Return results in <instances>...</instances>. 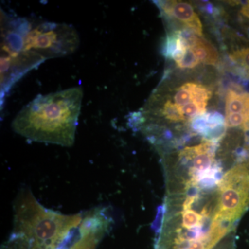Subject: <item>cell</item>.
<instances>
[{
    "label": "cell",
    "mask_w": 249,
    "mask_h": 249,
    "mask_svg": "<svg viewBox=\"0 0 249 249\" xmlns=\"http://www.w3.org/2000/svg\"><path fill=\"white\" fill-rule=\"evenodd\" d=\"M45 59L32 52L1 54V98L5 97L13 86Z\"/></svg>",
    "instance_id": "6"
},
{
    "label": "cell",
    "mask_w": 249,
    "mask_h": 249,
    "mask_svg": "<svg viewBox=\"0 0 249 249\" xmlns=\"http://www.w3.org/2000/svg\"><path fill=\"white\" fill-rule=\"evenodd\" d=\"M217 142H206L193 147H186L180 154V160L190 164L191 179L196 181L199 177L213 167Z\"/></svg>",
    "instance_id": "7"
},
{
    "label": "cell",
    "mask_w": 249,
    "mask_h": 249,
    "mask_svg": "<svg viewBox=\"0 0 249 249\" xmlns=\"http://www.w3.org/2000/svg\"><path fill=\"white\" fill-rule=\"evenodd\" d=\"M241 13H242L243 16L248 18L249 19V1H247V3H245L244 6H242V9H241Z\"/></svg>",
    "instance_id": "16"
},
{
    "label": "cell",
    "mask_w": 249,
    "mask_h": 249,
    "mask_svg": "<svg viewBox=\"0 0 249 249\" xmlns=\"http://www.w3.org/2000/svg\"><path fill=\"white\" fill-rule=\"evenodd\" d=\"M14 211V229L1 249H65L83 219L47 209L28 188L18 193Z\"/></svg>",
    "instance_id": "2"
},
{
    "label": "cell",
    "mask_w": 249,
    "mask_h": 249,
    "mask_svg": "<svg viewBox=\"0 0 249 249\" xmlns=\"http://www.w3.org/2000/svg\"><path fill=\"white\" fill-rule=\"evenodd\" d=\"M247 115L244 114H231L226 115L225 124L227 127H240L245 124Z\"/></svg>",
    "instance_id": "15"
},
{
    "label": "cell",
    "mask_w": 249,
    "mask_h": 249,
    "mask_svg": "<svg viewBox=\"0 0 249 249\" xmlns=\"http://www.w3.org/2000/svg\"><path fill=\"white\" fill-rule=\"evenodd\" d=\"M160 113L166 120L171 122H182L186 121L184 116L181 114L178 106L170 100H167L163 103V107L160 109Z\"/></svg>",
    "instance_id": "11"
},
{
    "label": "cell",
    "mask_w": 249,
    "mask_h": 249,
    "mask_svg": "<svg viewBox=\"0 0 249 249\" xmlns=\"http://www.w3.org/2000/svg\"><path fill=\"white\" fill-rule=\"evenodd\" d=\"M181 35L186 39L187 43L196 54L199 61L206 65H214L219 61V54L209 41L198 36L190 30H183Z\"/></svg>",
    "instance_id": "9"
},
{
    "label": "cell",
    "mask_w": 249,
    "mask_h": 249,
    "mask_svg": "<svg viewBox=\"0 0 249 249\" xmlns=\"http://www.w3.org/2000/svg\"><path fill=\"white\" fill-rule=\"evenodd\" d=\"M231 58L245 70L249 76V48L237 49L231 55Z\"/></svg>",
    "instance_id": "14"
},
{
    "label": "cell",
    "mask_w": 249,
    "mask_h": 249,
    "mask_svg": "<svg viewBox=\"0 0 249 249\" xmlns=\"http://www.w3.org/2000/svg\"><path fill=\"white\" fill-rule=\"evenodd\" d=\"M200 62L196 58V54L188 46L181 59L176 62L177 66L181 69H193L197 66Z\"/></svg>",
    "instance_id": "13"
},
{
    "label": "cell",
    "mask_w": 249,
    "mask_h": 249,
    "mask_svg": "<svg viewBox=\"0 0 249 249\" xmlns=\"http://www.w3.org/2000/svg\"><path fill=\"white\" fill-rule=\"evenodd\" d=\"M112 224V218L106 208L87 211L66 249H96Z\"/></svg>",
    "instance_id": "5"
},
{
    "label": "cell",
    "mask_w": 249,
    "mask_h": 249,
    "mask_svg": "<svg viewBox=\"0 0 249 249\" xmlns=\"http://www.w3.org/2000/svg\"><path fill=\"white\" fill-rule=\"evenodd\" d=\"M162 14L166 17L175 19L184 27L202 37L203 28L200 19L193 6L182 1H164L157 3Z\"/></svg>",
    "instance_id": "8"
},
{
    "label": "cell",
    "mask_w": 249,
    "mask_h": 249,
    "mask_svg": "<svg viewBox=\"0 0 249 249\" xmlns=\"http://www.w3.org/2000/svg\"><path fill=\"white\" fill-rule=\"evenodd\" d=\"M217 186L219 203L213 216L235 222L249 206L248 165H236L226 173Z\"/></svg>",
    "instance_id": "4"
},
{
    "label": "cell",
    "mask_w": 249,
    "mask_h": 249,
    "mask_svg": "<svg viewBox=\"0 0 249 249\" xmlns=\"http://www.w3.org/2000/svg\"><path fill=\"white\" fill-rule=\"evenodd\" d=\"M226 115L249 114V93H238L233 90L228 91L226 98Z\"/></svg>",
    "instance_id": "10"
},
{
    "label": "cell",
    "mask_w": 249,
    "mask_h": 249,
    "mask_svg": "<svg viewBox=\"0 0 249 249\" xmlns=\"http://www.w3.org/2000/svg\"><path fill=\"white\" fill-rule=\"evenodd\" d=\"M203 216L193 210H183L182 212V227L187 229L200 227Z\"/></svg>",
    "instance_id": "12"
},
{
    "label": "cell",
    "mask_w": 249,
    "mask_h": 249,
    "mask_svg": "<svg viewBox=\"0 0 249 249\" xmlns=\"http://www.w3.org/2000/svg\"><path fill=\"white\" fill-rule=\"evenodd\" d=\"M11 18L19 36L22 52H32L47 60L67 56L79 47V35L71 25Z\"/></svg>",
    "instance_id": "3"
},
{
    "label": "cell",
    "mask_w": 249,
    "mask_h": 249,
    "mask_svg": "<svg viewBox=\"0 0 249 249\" xmlns=\"http://www.w3.org/2000/svg\"><path fill=\"white\" fill-rule=\"evenodd\" d=\"M83 97L79 87L39 95L15 117L13 130L32 142L71 147Z\"/></svg>",
    "instance_id": "1"
}]
</instances>
